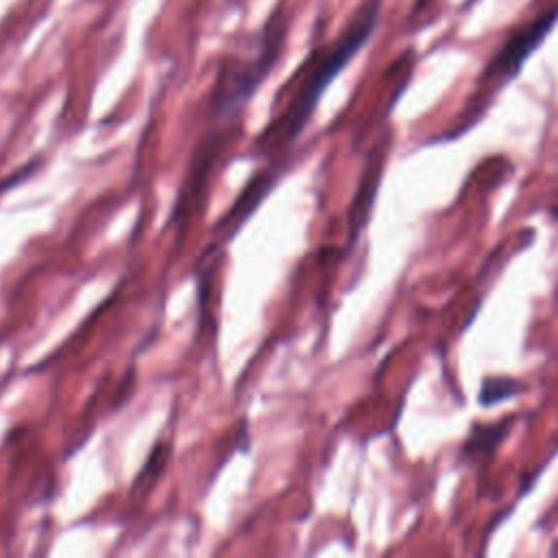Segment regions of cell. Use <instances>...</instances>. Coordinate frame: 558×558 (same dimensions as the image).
Instances as JSON below:
<instances>
[{
  "label": "cell",
  "mask_w": 558,
  "mask_h": 558,
  "mask_svg": "<svg viewBox=\"0 0 558 558\" xmlns=\"http://www.w3.org/2000/svg\"><path fill=\"white\" fill-rule=\"evenodd\" d=\"M379 13H381V0H364L360 4L351 22L347 24L344 33L314 63L307 65V74L303 76L288 107L275 120V124L266 129V133L277 135L281 142H292L303 131L325 89L371 39L377 26Z\"/></svg>",
  "instance_id": "cell-1"
},
{
  "label": "cell",
  "mask_w": 558,
  "mask_h": 558,
  "mask_svg": "<svg viewBox=\"0 0 558 558\" xmlns=\"http://www.w3.org/2000/svg\"><path fill=\"white\" fill-rule=\"evenodd\" d=\"M519 392H521L519 381L506 379V377H499V379L490 377V379H484L477 399H480L482 405H495V403L506 401V399H510V397H514Z\"/></svg>",
  "instance_id": "cell-4"
},
{
  "label": "cell",
  "mask_w": 558,
  "mask_h": 558,
  "mask_svg": "<svg viewBox=\"0 0 558 558\" xmlns=\"http://www.w3.org/2000/svg\"><path fill=\"white\" fill-rule=\"evenodd\" d=\"M556 20H558V11L551 9L538 15L536 20H532L530 24H525L514 35H510L504 41V46L497 50L493 61L486 65V78L499 81V83H508L510 78H514L523 68V63L527 61V57L545 41Z\"/></svg>",
  "instance_id": "cell-3"
},
{
  "label": "cell",
  "mask_w": 558,
  "mask_h": 558,
  "mask_svg": "<svg viewBox=\"0 0 558 558\" xmlns=\"http://www.w3.org/2000/svg\"><path fill=\"white\" fill-rule=\"evenodd\" d=\"M279 17L281 13L275 11L272 17H268V22L259 28L255 54L235 57L222 63L214 89V105L218 111L233 113L235 109H242L272 70L286 33V24L279 22Z\"/></svg>",
  "instance_id": "cell-2"
}]
</instances>
